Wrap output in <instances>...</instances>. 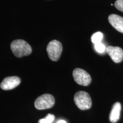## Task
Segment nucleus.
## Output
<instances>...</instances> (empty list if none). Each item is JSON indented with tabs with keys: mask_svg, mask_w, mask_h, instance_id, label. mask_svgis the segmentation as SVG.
<instances>
[{
	"mask_svg": "<svg viewBox=\"0 0 123 123\" xmlns=\"http://www.w3.org/2000/svg\"><path fill=\"white\" fill-rule=\"evenodd\" d=\"M10 48L15 56L22 58L31 54L32 48L27 42L22 39H16L10 44Z\"/></svg>",
	"mask_w": 123,
	"mask_h": 123,
	"instance_id": "obj_1",
	"label": "nucleus"
},
{
	"mask_svg": "<svg viewBox=\"0 0 123 123\" xmlns=\"http://www.w3.org/2000/svg\"><path fill=\"white\" fill-rule=\"evenodd\" d=\"M74 100L76 105L81 110H88L92 106L91 98L86 92H76L75 94Z\"/></svg>",
	"mask_w": 123,
	"mask_h": 123,
	"instance_id": "obj_2",
	"label": "nucleus"
},
{
	"mask_svg": "<svg viewBox=\"0 0 123 123\" xmlns=\"http://www.w3.org/2000/svg\"><path fill=\"white\" fill-rule=\"evenodd\" d=\"M62 50V44L59 41L56 40H53L49 42L46 49L49 58L54 62L59 60Z\"/></svg>",
	"mask_w": 123,
	"mask_h": 123,
	"instance_id": "obj_3",
	"label": "nucleus"
},
{
	"mask_svg": "<svg viewBox=\"0 0 123 123\" xmlns=\"http://www.w3.org/2000/svg\"><path fill=\"white\" fill-rule=\"evenodd\" d=\"M55 104V99L53 95L46 93L35 100L34 106L38 110H46L52 108Z\"/></svg>",
	"mask_w": 123,
	"mask_h": 123,
	"instance_id": "obj_4",
	"label": "nucleus"
},
{
	"mask_svg": "<svg viewBox=\"0 0 123 123\" xmlns=\"http://www.w3.org/2000/svg\"><path fill=\"white\" fill-rule=\"evenodd\" d=\"M73 78L76 83L81 86H87L91 83V77L83 69L77 68L73 71Z\"/></svg>",
	"mask_w": 123,
	"mask_h": 123,
	"instance_id": "obj_5",
	"label": "nucleus"
},
{
	"mask_svg": "<svg viewBox=\"0 0 123 123\" xmlns=\"http://www.w3.org/2000/svg\"><path fill=\"white\" fill-rule=\"evenodd\" d=\"M21 83V79L18 76H9L3 80L0 84L4 90H11L15 88Z\"/></svg>",
	"mask_w": 123,
	"mask_h": 123,
	"instance_id": "obj_6",
	"label": "nucleus"
},
{
	"mask_svg": "<svg viewBox=\"0 0 123 123\" xmlns=\"http://www.w3.org/2000/svg\"><path fill=\"white\" fill-rule=\"evenodd\" d=\"M106 52L115 63H120L123 60V50L120 47L108 46Z\"/></svg>",
	"mask_w": 123,
	"mask_h": 123,
	"instance_id": "obj_7",
	"label": "nucleus"
},
{
	"mask_svg": "<svg viewBox=\"0 0 123 123\" xmlns=\"http://www.w3.org/2000/svg\"><path fill=\"white\" fill-rule=\"evenodd\" d=\"M110 24L118 31L123 33V17L116 14L109 15Z\"/></svg>",
	"mask_w": 123,
	"mask_h": 123,
	"instance_id": "obj_8",
	"label": "nucleus"
},
{
	"mask_svg": "<svg viewBox=\"0 0 123 123\" xmlns=\"http://www.w3.org/2000/svg\"><path fill=\"white\" fill-rule=\"evenodd\" d=\"M121 109V104L116 102L113 105L112 110L110 115V121L112 123H116L120 119Z\"/></svg>",
	"mask_w": 123,
	"mask_h": 123,
	"instance_id": "obj_9",
	"label": "nucleus"
},
{
	"mask_svg": "<svg viewBox=\"0 0 123 123\" xmlns=\"http://www.w3.org/2000/svg\"><path fill=\"white\" fill-rule=\"evenodd\" d=\"M103 38V34L101 32H96L93 34L91 37V41L93 44H97L101 42Z\"/></svg>",
	"mask_w": 123,
	"mask_h": 123,
	"instance_id": "obj_10",
	"label": "nucleus"
},
{
	"mask_svg": "<svg viewBox=\"0 0 123 123\" xmlns=\"http://www.w3.org/2000/svg\"><path fill=\"white\" fill-rule=\"evenodd\" d=\"M55 119V116L53 114L49 113L43 119H40L38 123H53Z\"/></svg>",
	"mask_w": 123,
	"mask_h": 123,
	"instance_id": "obj_11",
	"label": "nucleus"
},
{
	"mask_svg": "<svg viewBox=\"0 0 123 123\" xmlns=\"http://www.w3.org/2000/svg\"><path fill=\"white\" fill-rule=\"evenodd\" d=\"M95 49L98 53L102 54L106 51V47L102 43H99L95 44Z\"/></svg>",
	"mask_w": 123,
	"mask_h": 123,
	"instance_id": "obj_12",
	"label": "nucleus"
},
{
	"mask_svg": "<svg viewBox=\"0 0 123 123\" xmlns=\"http://www.w3.org/2000/svg\"><path fill=\"white\" fill-rule=\"evenodd\" d=\"M115 6L120 11L123 12V0H117L115 3Z\"/></svg>",
	"mask_w": 123,
	"mask_h": 123,
	"instance_id": "obj_13",
	"label": "nucleus"
},
{
	"mask_svg": "<svg viewBox=\"0 0 123 123\" xmlns=\"http://www.w3.org/2000/svg\"><path fill=\"white\" fill-rule=\"evenodd\" d=\"M56 123H67V122L64 120H60L58 121Z\"/></svg>",
	"mask_w": 123,
	"mask_h": 123,
	"instance_id": "obj_14",
	"label": "nucleus"
}]
</instances>
